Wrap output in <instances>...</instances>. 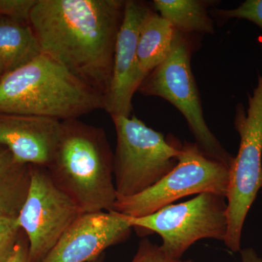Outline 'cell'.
Here are the masks:
<instances>
[{"mask_svg":"<svg viewBox=\"0 0 262 262\" xmlns=\"http://www.w3.org/2000/svg\"><path fill=\"white\" fill-rule=\"evenodd\" d=\"M117 135L114 182L117 196L151 187L178 163L181 144L148 127L136 116L112 117Z\"/></svg>","mask_w":262,"mask_h":262,"instance_id":"5b68a950","label":"cell"},{"mask_svg":"<svg viewBox=\"0 0 262 262\" xmlns=\"http://www.w3.org/2000/svg\"><path fill=\"white\" fill-rule=\"evenodd\" d=\"M7 262H30L29 261V242L26 234L22 232L14 251Z\"/></svg>","mask_w":262,"mask_h":262,"instance_id":"44dd1931","label":"cell"},{"mask_svg":"<svg viewBox=\"0 0 262 262\" xmlns=\"http://www.w3.org/2000/svg\"><path fill=\"white\" fill-rule=\"evenodd\" d=\"M104 107L102 94L43 53L0 81L1 113L64 121Z\"/></svg>","mask_w":262,"mask_h":262,"instance_id":"3957f363","label":"cell"},{"mask_svg":"<svg viewBox=\"0 0 262 262\" xmlns=\"http://www.w3.org/2000/svg\"><path fill=\"white\" fill-rule=\"evenodd\" d=\"M192 36L178 33L168 58L144 79L138 91L173 104L185 118L198 147L211 159L230 168L234 157L208 128L203 115L199 90L191 68L194 47Z\"/></svg>","mask_w":262,"mask_h":262,"instance_id":"8992f818","label":"cell"},{"mask_svg":"<svg viewBox=\"0 0 262 262\" xmlns=\"http://www.w3.org/2000/svg\"><path fill=\"white\" fill-rule=\"evenodd\" d=\"M22 232L17 218L0 213V262L9 259Z\"/></svg>","mask_w":262,"mask_h":262,"instance_id":"e0dca14e","label":"cell"},{"mask_svg":"<svg viewBox=\"0 0 262 262\" xmlns=\"http://www.w3.org/2000/svg\"><path fill=\"white\" fill-rule=\"evenodd\" d=\"M229 168L207 156L195 143L181 144L177 165L139 194L117 196L113 211L129 217L151 214L185 196L211 192L227 195Z\"/></svg>","mask_w":262,"mask_h":262,"instance_id":"52a82bcc","label":"cell"},{"mask_svg":"<svg viewBox=\"0 0 262 262\" xmlns=\"http://www.w3.org/2000/svg\"><path fill=\"white\" fill-rule=\"evenodd\" d=\"M61 133V121L34 115L0 113V146L15 160L47 168Z\"/></svg>","mask_w":262,"mask_h":262,"instance_id":"7c38bea8","label":"cell"},{"mask_svg":"<svg viewBox=\"0 0 262 262\" xmlns=\"http://www.w3.org/2000/svg\"><path fill=\"white\" fill-rule=\"evenodd\" d=\"M47 170L82 213L113 211L117 198L114 153L101 127L77 119L61 121V136Z\"/></svg>","mask_w":262,"mask_h":262,"instance_id":"7a4b0ae2","label":"cell"},{"mask_svg":"<svg viewBox=\"0 0 262 262\" xmlns=\"http://www.w3.org/2000/svg\"><path fill=\"white\" fill-rule=\"evenodd\" d=\"M42 53L28 20L0 16V76L8 75Z\"/></svg>","mask_w":262,"mask_h":262,"instance_id":"5bb4252c","label":"cell"},{"mask_svg":"<svg viewBox=\"0 0 262 262\" xmlns=\"http://www.w3.org/2000/svg\"><path fill=\"white\" fill-rule=\"evenodd\" d=\"M215 1L155 0L153 6L177 32L184 34H214V24L208 10Z\"/></svg>","mask_w":262,"mask_h":262,"instance_id":"9a60e30c","label":"cell"},{"mask_svg":"<svg viewBox=\"0 0 262 262\" xmlns=\"http://www.w3.org/2000/svg\"><path fill=\"white\" fill-rule=\"evenodd\" d=\"M30 165L18 163L0 146V213L17 218L28 194Z\"/></svg>","mask_w":262,"mask_h":262,"instance_id":"2e32d148","label":"cell"},{"mask_svg":"<svg viewBox=\"0 0 262 262\" xmlns=\"http://www.w3.org/2000/svg\"><path fill=\"white\" fill-rule=\"evenodd\" d=\"M125 0H37L29 21L43 54L102 94L113 76Z\"/></svg>","mask_w":262,"mask_h":262,"instance_id":"6da1fadb","label":"cell"},{"mask_svg":"<svg viewBox=\"0 0 262 262\" xmlns=\"http://www.w3.org/2000/svg\"><path fill=\"white\" fill-rule=\"evenodd\" d=\"M227 208L226 196L205 192L184 203L169 205L145 216H124L138 233L159 234L163 251L170 257L181 259L200 239L225 241Z\"/></svg>","mask_w":262,"mask_h":262,"instance_id":"ba28073f","label":"cell"},{"mask_svg":"<svg viewBox=\"0 0 262 262\" xmlns=\"http://www.w3.org/2000/svg\"><path fill=\"white\" fill-rule=\"evenodd\" d=\"M151 10L144 2L125 1L115 45L111 84L105 101L104 110L111 117H130L133 97L141 85L137 69L138 41L143 22Z\"/></svg>","mask_w":262,"mask_h":262,"instance_id":"8fae6325","label":"cell"},{"mask_svg":"<svg viewBox=\"0 0 262 262\" xmlns=\"http://www.w3.org/2000/svg\"><path fill=\"white\" fill-rule=\"evenodd\" d=\"M30 168L28 194L17 222L28 239L29 261L39 262L82 213L52 180L47 168Z\"/></svg>","mask_w":262,"mask_h":262,"instance_id":"9c48e42d","label":"cell"},{"mask_svg":"<svg viewBox=\"0 0 262 262\" xmlns=\"http://www.w3.org/2000/svg\"><path fill=\"white\" fill-rule=\"evenodd\" d=\"M132 227L116 211L82 213L39 262H88L126 241Z\"/></svg>","mask_w":262,"mask_h":262,"instance_id":"30bf717a","label":"cell"},{"mask_svg":"<svg viewBox=\"0 0 262 262\" xmlns=\"http://www.w3.org/2000/svg\"><path fill=\"white\" fill-rule=\"evenodd\" d=\"M1 80H2V77H1V76H0V81H1Z\"/></svg>","mask_w":262,"mask_h":262,"instance_id":"cb8c5ba5","label":"cell"},{"mask_svg":"<svg viewBox=\"0 0 262 262\" xmlns=\"http://www.w3.org/2000/svg\"><path fill=\"white\" fill-rule=\"evenodd\" d=\"M37 0H0V16L28 20Z\"/></svg>","mask_w":262,"mask_h":262,"instance_id":"ffe728a7","label":"cell"},{"mask_svg":"<svg viewBox=\"0 0 262 262\" xmlns=\"http://www.w3.org/2000/svg\"><path fill=\"white\" fill-rule=\"evenodd\" d=\"M105 259V253H103L102 254L100 255V256H97V257L93 258L92 260L88 262H104Z\"/></svg>","mask_w":262,"mask_h":262,"instance_id":"603a6c76","label":"cell"},{"mask_svg":"<svg viewBox=\"0 0 262 262\" xmlns=\"http://www.w3.org/2000/svg\"><path fill=\"white\" fill-rule=\"evenodd\" d=\"M130 262H193L192 260L177 259L170 257L161 246L154 244L149 239H141L135 256Z\"/></svg>","mask_w":262,"mask_h":262,"instance_id":"d6986e66","label":"cell"},{"mask_svg":"<svg viewBox=\"0 0 262 262\" xmlns=\"http://www.w3.org/2000/svg\"><path fill=\"white\" fill-rule=\"evenodd\" d=\"M210 13L221 20L230 18L246 19L256 24L262 30V0H247L234 9H213L210 10Z\"/></svg>","mask_w":262,"mask_h":262,"instance_id":"ac0fdd59","label":"cell"},{"mask_svg":"<svg viewBox=\"0 0 262 262\" xmlns=\"http://www.w3.org/2000/svg\"><path fill=\"white\" fill-rule=\"evenodd\" d=\"M234 128L239 136L238 152L229 168L227 195V232L224 243L232 253L241 250L245 221L262 188V75L248 107H236Z\"/></svg>","mask_w":262,"mask_h":262,"instance_id":"277c9868","label":"cell"},{"mask_svg":"<svg viewBox=\"0 0 262 262\" xmlns=\"http://www.w3.org/2000/svg\"><path fill=\"white\" fill-rule=\"evenodd\" d=\"M178 33L171 24L153 10L144 19L137 46L138 75L141 84L168 58Z\"/></svg>","mask_w":262,"mask_h":262,"instance_id":"4fadbf2b","label":"cell"},{"mask_svg":"<svg viewBox=\"0 0 262 262\" xmlns=\"http://www.w3.org/2000/svg\"><path fill=\"white\" fill-rule=\"evenodd\" d=\"M241 255L242 262H262V258L252 248L241 250Z\"/></svg>","mask_w":262,"mask_h":262,"instance_id":"7402d4cb","label":"cell"}]
</instances>
